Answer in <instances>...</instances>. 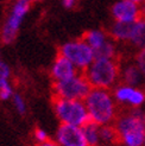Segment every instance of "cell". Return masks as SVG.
Listing matches in <instances>:
<instances>
[{"label":"cell","mask_w":145,"mask_h":146,"mask_svg":"<svg viewBox=\"0 0 145 146\" xmlns=\"http://www.w3.org/2000/svg\"><path fill=\"white\" fill-rule=\"evenodd\" d=\"M83 101L88 111L89 120L99 126L112 125L119 114V105L110 89L92 88Z\"/></svg>","instance_id":"obj_1"},{"label":"cell","mask_w":145,"mask_h":146,"mask_svg":"<svg viewBox=\"0 0 145 146\" xmlns=\"http://www.w3.org/2000/svg\"><path fill=\"white\" fill-rule=\"evenodd\" d=\"M113 125L121 146H144L145 122L140 108H130L119 113Z\"/></svg>","instance_id":"obj_2"},{"label":"cell","mask_w":145,"mask_h":146,"mask_svg":"<svg viewBox=\"0 0 145 146\" xmlns=\"http://www.w3.org/2000/svg\"><path fill=\"white\" fill-rule=\"evenodd\" d=\"M120 69L117 58H95L83 74L92 88L111 90L120 80Z\"/></svg>","instance_id":"obj_3"},{"label":"cell","mask_w":145,"mask_h":146,"mask_svg":"<svg viewBox=\"0 0 145 146\" xmlns=\"http://www.w3.org/2000/svg\"><path fill=\"white\" fill-rule=\"evenodd\" d=\"M53 109L61 123L82 127L89 121L83 100H68L53 96Z\"/></svg>","instance_id":"obj_4"},{"label":"cell","mask_w":145,"mask_h":146,"mask_svg":"<svg viewBox=\"0 0 145 146\" xmlns=\"http://www.w3.org/2000/svg\"><path fill=\"white\" fill-rule=\"evenodd\" d=\"M37 1L41 0H16L0 32V38L4 44H11L14 42L26 14L30 11L32 4Z\"/></svg>","instance_id":"obj_5"},{"label":"cell","mask_w":145,"mask_h":146,"mask_svg":"<svg viewBox=\"0 0 145 146\" xmlns=\"http://www.w3.org/2000/svg\"><path fill=\"white\" fill-rule=\"evenodd\" d=\"M92 89L83 72H77L72 77L53 83V95L68 100H84Z\"/></svg>","instance_id":"obj_6"},{"label":"cell","mask_w":145,"mask_h":146,"mask_svg":"<svg viewBox=\"0 0 145 146\" xmlns=\"http://www.w3.org/2000/svg\"><path fill=\"white\" fill-rule=\"evenodd\" d=\"M59 54L68 58L80 72H84L92 62L95 60L94 50L87 44L83 38L64 43L61 45Z\"/></svg>","instance_id":"obj_7"},{"label":"cell","mask_w":145,"mask_h":146,"mask_svg":"<svg viewBox=\"0 0 145 146\" xmlns=\"http://www.w3.org/2000/svg\"><path fill=\"white\" fill-rule=\"evenodd\" d=\"M115 101L120 106H126L130 108H140L145 104V90L139 87L128 86L125 83H119L112 90Z\"/></svg>","instance_id":"obj_8"},{"label":"cell","mask_w":145,"mask_h":146,"mask_svg":"<svg viewBox=\"0 0 145 146\" xmlns=\"http://www.w3.org/2000/svg\"><path fill=\"white\" fill-rule=\"evenodd\" d=\"M55 140L61 146H89L82 127L61 123L55 133Z\"/></svg>","instance_id":"obj_9"},{"label":"cell","mask_w":145,"mask_h":146,"mask_svg":"<svg viewBox=\"0 0 145 146\" xmlns=\"http://www.w3.org/2000/svg\"><path fill=\"white\" fill-rule=\"evenodd\" d=\"M111 14L119 23H136L142 18L140 6L131 0H118L112 6Z\"/></svg>","instance_id":"obj_10"},{"label":"cell","mask_w":145,"mask_h":146,"mask_svg":"<svg viewBox=\"0 0 145 146\" xmlns=\"http://www.w3.org/2000/svg\"><path fill=\"white\" fill-rule=\"evenodd\" d=\"M77 72L80 71L76 69L75 65L61 54L57 55L51 64V68H50V76H51L54 82L63 81V80L72 77Z\"/></svg>","instance_id":"obj_11"},{"label":"cell","mask_w":145,"mask_h":146,"mask_svg":"<svg viewBox=\"0 0 145 146\" xmlns=\"http://www.w3.org/2000/svg\"><path fill=\"white\" fill-rule=\"evenodd\" d=\"M120 80L121 83H125L133 87H140L145 83V76L134 62L127 63L120 69Z\"/></svg>","instance_id":"obj_12"},{"label":"cell","mask_w":145,"mask_h":146,"mask_svg":"<svg viewBox=\"0 0 145 146\" xmlns=\"http://www.w3.org/2000/svg\"><path fill=\"white\" fill-rule=\"evenodd\" d=\"M12 75L11 68L9 64L5 63L3 60H0V100L9 101L13 96V88L10 83V77Z\"/></svg>","instance_id":"obj_13"},{"label":"cell","mask_w":145,"mask_h":146,"mask_svg":"<svg viewBox=\"0 0 145 146\" xmlns=\"http://www.w3.org/2000/svg\"><path fill=\"white\" fill-rule=\"evenodd\" d=\"M133 23H119V21H114L112 26L110 27L108 35L114 42H130L132 35Z\"/></svg>","instance_id":"obj_14"},{"label":"cell","mask_w":145,"mask_h":146,"mask_svg":"<svg viewBox=\"0 0 145 146\" xmlns=\"http://www.w3.org/2000/svg\"><path fill=\"white\" fill-rule=\"evenodd\" d=\"M82 38L84 39V42L87 44L95 51L100 46H102L105 43L110 39V35L102 30H99V29H93V30L87 31L83 35Z\"/></svg>","instance_id":"obj_15"},{"label":"cell","mask_w":145,"mask_h":146,"mask_svg":"<svg viewBox=\"0 0 145 146\" xmlns=\"http://www.w3.org/2000/svg\"><path fill=\"white\" fill-rule=\"evenodd\" d=\"M128 43L138 50L145 49V18H140L138 21L133 23L132 35Z\"/></svg>","instance_id":"obj_16"},{"label":"cell","mask_w":145,"mask_h":146,"mask_svg":"<svg viewBox=\"0 0 145 146\" xmlns=\"http://www.w3.org/2000/svg\"><path fill=\"white\" fill-rule=\"evenodd\" d=\"M83 133L86 137V140L89 146H102L100 138V126L96 125L95 122L88 121L86 125L82 126Z\"/></svg>","instance_id":"obj_17"},{"label":"cell","mask_w":145,"mask_h":146,"mask_svg":"<svg viewBox=\"0 0 145 146\" xmlns=\"http://www.w3.org/2000/svg\"><path fill=\"white\" fill-rule=\"evenodd\" d=\"M100 138H101V143L104 145H114L119 143V138L118 133L115 131L114 125H105V126H100Z\"/></svg>","instance_id":"obj_18"},{"label":"cell","mask_w":145,"mask_h":146,"mask_svg":"<svg viewBox=\"0 0 145 146\" xmlns=\"http://www.w3.org/2000/svg\"><path fill=\"white\" fill-rule=\"evenodd\" d=\"M95 58H115L117 56V45L115 42L110 37L102 46H100L98 50L94 51Z\"/></svg>","instance_id":"obj_19"},{"label":"cell","mask_w":145,"mask_h":146,"mask_svg":"<svg viewBox=\"0 0 145 146\" xmlns=\"http://www.w3.org/2000/svg\"><path fill=\"white\" fill-rule=\"evenodd\" d=\"M11 100H12L13 107H14V109L17 111V113L20 114V115H24V114L26 113V111H27V106H26V102H25L24 98L21 96L20 94L14 93Z\"/></svg>","instance_id":"obj_20"},{"label":"cell","mask_w":145,"mask_h":146,"mask_svg":"<svg viewBox=\"0 0 145 146\" xmlns=\"http://www.w3.org/2000/svg\"><path fill=\"white\" fill-rule=\"evenodd\" d=\"M33 139H35L36 144H39V143H44V141L50 140V137H49V134H48V132L45 129L37 127L33 131Z\"/></svg>","instance_id":"obj_21"},{"label":"cell","mask_w":145,"mask_h":146,"mask_svg":"<svg viewBox=\"0 0 145 146\" xmlns=\"http://www.w3.org/2000/svg\"><path fill=\"white\" fill-rule=\"evenodd\" d=\"M134 63L138 65V68L140 69L143 75L145 76V49L138 50V52H137L136 58H134Z\"/></svg>","instance_id":"obj_22"},{"label":"cell","mask_w":145,"mask_h":146,"mask_svg":"<svg viewBox=\"0 0 145 146\" xmlns=\"http://www.w3.org/2000/svg\"><path fill=\"white\" fill-rule=\"evenodd\" d=\"M33 146H61L56 143V140H53V139H50L48 141H44V143H39V144H35Z\"/></svg>","instance_id":"obj_23"},{"label":"cell","mask_w":145,"mask_h":146,"mask_svg":"<svg viewBox=\"0 0 145 146\" xmlns=\"http://www.w3.org/2000/svg\"><path fill=\"white\" fill-rule=\"evenodd\" d=\"M76 4V0H62V5L66 9H72Z\"/></svg>","instance_id":"obj_24"},{"label":"cell","mask_w":145,"mask_h":146,"mask_svg":"<svg viewBox=\"0 0 145 146\" xmlns=\"http://www.w3.org/2000/svg\"><path fill=\"white\" fill-rule=\"evenodd\" d=\"M140 14H142V18H145V3L140 5Z\"/></svg>","instance_id":"obj_25"},{"label":"cell","mask_w":145,"mask_h":146,"mask_svg":"<svg viewBox=\"0 0 145 146\" xmlns=\"http://www.w3.org/2000/svg\"><path fill=\"white\" fill-rule=\"evenodd\" d=\"M131 1H133V3H136V4H138V5L140 6L143 3H145V0H131Z\"/></svg>","instance_id":"obj_26"},{"label":"cell","mask_w":145,"mask_h":146,"mask_svg":"<svg viewBox=\"0 0 145 146\" xmlns=\"http://www.w3.org/2000/svg\"><path fill=\"white\" fill-rule=\"evenodd\" d=\"M0 60H1V46H0Z\"/></svg>","instance_id":"obj_27"},{"label":"cell","mask_w":145,"mask_h":146,"mask_svg":"<svg viewBox=\"0 0 145 146\" xmlns=\"http://www.w3.org/2000/svg\"><path fill=\"white\" fill-rule=\"evenodd\" d=\"M144 122H145V113H144Z\"/></svg>","instance_id":"obj_28"},{"label":"cell","mask_w":145,"mask_h":146,"mask_svg":"<svg viewBox=\"0 0 145 146\" xmlns=\"http://www.w3.org/2000/svg\"><path fill=\"white\" fill-rule=\"evenodd\" d=\"M144 146H145V139H144Z\"/></svg>","instance_id":"obj_29"},{"label":"cell","mask_w":145,"mask_h":146,"mask_svg":"<svg viewBox=\"0 0 145 146\" xmlns=\"http://www.w3.org/2000/svg\"><path fill=\"white\" fill-rule=\"evenodd\" d=\"M144 86H145V83H144Z\"/></svg>","instance_id":"obj_30"}]
</instances>
